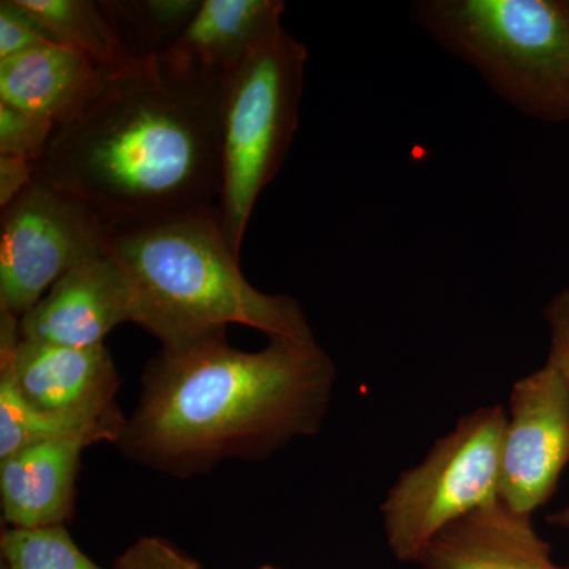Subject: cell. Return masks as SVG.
Wrapping results in <instances>:
<instances>
[{
    "label": "cell",
    "instance_id": "cell-1",
    "mask_svg": "<svg viewBox=\"0 0 569 569\" xmlns=\"http://www.w3.org/2000/svg\"><path fill=\"white\" fill-rule=\"evenodd\" d=\"M222 100V77L174 69L162 56L134 59L54 130L36 179L110 227L217 208Z\"/></svg>",
    "mask_w": 569,
    "mask_h": 569
},
{
    "label": "cell",
    "instance_id": "cell-2",
    "mask_svg": "<svg viewBox=\"0 0 569 569\" xmlns=\"http://www.w3.org/2000/svg\"><path fill=\"white\" fill-rule=\"evenodd\" d=\"M336 380L316 339L277 337L242 351L219 335L162 348L118 445L133 462L181 478L224 459H264L320 432Z\"/></svg>",
    "mask_w": 569,
    "mask_h": 569
},
{
    "label": "cell",
    "instance_id": "cell-3",
    "mask_svg": "<svg viewBox=\"0 0 569 569\" xmlns=\"http://www.w3.org/2000/svg\"><path fill=\"white\" fill-rule=\"evenodd\" d=\"M108 253L132 288V323L162 348L224 335L230 325L268 339H316L295 298L263 293L246 279L217 208L111 227Z\"/></svg>",
    "mask_w": 569,
    "mask_h": 569
},
{
    "label": "cell",
    "instance_id": "cell-4",
    "mask_svg": "<svg viewBox=\"0 0 569 569\" xmlns=\"http://www.w3.org/2000/svg\"><path fill=\"white\" fill-rule=\"evenodd\" d=\"M411 18L523 116L569 122L563 0H421L411 6Z\"/></svg>",
    "mask_w": 569,
    "mask_h": 569
},
{
    "label": "cell",
    "instance_id": "cell-5",
    "mask_svg": "<svg viewBox=\"0 0 569 569\" xmlns=\"http://www.w3.org/2000/svg\"><path fill=\"white\" fill-rule=\"evenodd\" d=\"M309 52L282 29L223 77L220 224L241 253L254 204L287 159L299 127Z\"/></svg>",
    "mask_w": 569,
    "mask_h": 569
},
{
    "label": "cell",
    "instance_id": "cell-6",
    "mask_svg": "<svg viewBox=\"0 0 569 569\" xmlns=\"http://www.w3.org/2000/svg\"><path fill=\"white\" fill-rule=\"evenodd\" d=\"M507 407L475 408L397 477L380 512L392 556L418 565L441 533L498 501Z\"/></svg>",
    "mask_w": 569,
    "mask_h": 569
},
{
    "label": "cell",
    "instance_id": "cell-7",
    "mask_svg": "<svg viewBox=\"0 0 569 569\" xmlns=\"http://www.w3.org/2000/svg\"><path fill=\"white\" fill-rule=\"evenodd\" d=\"M110 234L88 204L33 179L2 209L0 312L28 313L70 269L107 253Z\"/></svg>",
    "mask_w": 569,
    "mask_h": 569
},
{
    "label": "cell",
    "instance_id": "cell-8",
    "mask_svg": "<svg viewBox=\"0 0 569 569\" xmlns=\"http://www.w3.org/2000/svg\"><path fill=\"white\" fill-rule=\"evenodd\" d=\"M568 466L569 396L559 372L546 361L512 385L498 501L533 518L556 493Z\"/></svg>",
    "mask_w": 569,
    "mask_h": 569
},
{
    "label": "cell",
    "instance_id": "cell-9",
    "mask_svg": "<svg viewBox=\"0 0 569 569\" xmlns=\"http://www.w3.org/2000/svg\"><path fill=\"white\" fill-rule=\"evenodd\" d=\"M0 369L26 402L62 417L107 418L121 413V377L107 346L77 348L22 339L20 318L0 312Z\"/></svg>",
    "mask_w": 569,
    "mask_h": 569
},
{
    "label": "cell",
    "instance_id": "cell-10",
    "mask_svg": "<svg viewBox=\"0 0 569 569\" xmlns=\"http://www.w3.org/2000/svg\"><path fill=\"white\" fill-rule=\"evenodd\" d=\"M133 321L129 279L110 253L99 254L58 280L20 318L22 339L56 346H103L116 326Z\"/></svg>",
    "mask_w": 569,
    "mask_h": 569
},
{
    "label": "cell",
    "instance_id": "cell-11",
    "mask_svg": "<svg viewBox=\"0 0 569 569\" xmlns=\"http://www.w3.org/2000/svg\"><path fill=\"white\" fill-rule=\"evenodd\" d=\"M282 0H201L162 58L174 69L227 77L282 31Z\"/></svg>",
    "mask_w": 569,
    "mask_h": 569
},
{
    "label": "cell",
    "instance_id": "cell-12",
    "mask_svg": "<svg viewBox=\"0 0 569 569\" xmlns=\"http://www.w3.org/2000/svg\"><path fill=\"white\" fill-rule=\"evenodd\" d=\"M82 440L47 441L0 459V507L6 529L63 526L73 512Z\"/></svg>",
    "mask_w": 569,
    "mask_h": 569
},
{
    "label": "cell",
    "instance_id": "cell-13",
    "mask_svg": "<svg viewBox=\"0 0 569 569\" xmlns=\"http://www.w3.org/2000/svg\"><path fill=\"white\" fill-rule=\"evenodd\" d=\"M419 569H569L533 526L496 501L460 520L427 548Z\"/></svg>",
    "mask_w": 569,
    "mask_h": 569
},
{
    "label": "cell",
    "instance_id": "cell-14",
    "mask_svg": "<svg viewBox=\"0 0 569 569\" xmlns=\"http://www.w3.org/2000/svg\"><path fill=\"white\" fill-rule=\"evenodd\" d=\"M81 52L48 43L0 61V103L54 123L77 118L108 78Z\"/></svg>",
    "mask_w": 569,
    "mask_h": 569
},
{
    "label": "cell",
    "instance_id": "cell-15",
    "mask_svg": "<svg viewBox=\"0 0 569 569\" xmlns=\"http://www.w3.org/2000/svg\"><path fill=\"white\" fill-rule=\"evenodd\" d=\"M127 418L62 417L26 402L10 373L0 369V459L32 445L47 441L82 440L86 443L111 441L118 445Z\"/></svg>",
    "mask_w": 569,
    "mask_h": 569
},
{
    "label": "cell",
    "instance_id": "cell-16",
    "mask_svg": "<svg viewBox=\"0 0 569 569\" xmlns=\"http://www.w3.org/2000/svg\"><path fill=\"white\" fill-rule=\"evenodd\" d=\"M52 39L81 52L97 67L116 73L134 61L103 0H20Z\"/></svg>",
    "mask_w": 569,
    "mask_h": 569
},
{
    "label": "cell",
    "instance_id": "cell-17",
    "mask_svg": "<svg viewBox=\"0 0 569 569\" xmlns=\"http://www.w3.org/2000/svg\"><path fill=\"white\" fill-rule=\"evenodd\" d=\"M134 59L162 56L189 28L201 0H103Z\"/></svg>",
    "mask_w": 569,
    "mask_h": 569
},
{
    "label": "cell",
    "instance_id": "cell-18",
    "mask_svg": "<svg viewBox=\"0 0 569 569\" xmlns=\"http://www.w3.org/2000/svg\"><path fill=\"white\" fill-rule=\"evenodd\" d=\"M2 569H103L73 541L66 526L3 529Z\"/></svg>",
    "mask_w": 569,
    "mask_h": 569
},
{
    "label": "cell",
    "instance_id": "cell-19",
    "mask_svg": "<svg viewBox=\"0 0 569 569\" xmlns=\"http://www.w3.org/2000/svg\"><path fill=\"white\" fill-rule=\"evenodd\" d=\"M54 123L0 103V153L21 157L36 164L54 134Z\"/></svg>",
    "mask_w": 569,
    "mask_h": 569
},
{
    "label": "cell",
    "instance_id": "cell-20",
    "mask_svg": "<svg viewBox=\"0 0 569 569\" xmlns=\"http://www.w3.org/2000/svg\"><path fill=\"white\" fill-rule=\"evenodd\" d=\"M48 43H58L20 0L0 2V61Z\"/></svg>",
    "mask_w": 569,
    "mask_h": 569
},
{
    "label": "cell",
    "instance_id": "cell-21",
    "mask_svg": "<svg viewBox=\"0 0 569 569\" xmlns=\"http://www.w3.org/2000/svg\"><path fill=\"white\" fill-rule=\"evenodd\" d=\"M114 569H201L200 563L167 539H137L116 561Z\"/></svg>",
    "mask_w": 569,
    "mask_h": 569
},
{
    "label": "cell",
    "instance_id": "cell-22",
    "mask_svg": "<svg viewBox=\"0 0 569 569\" xmlns=\"http://www.w3.org/2000/svg\"><path fill=\"white\" fill-rule=\"evenodd\" d=\"M542 316L549 328L548 362L559 372L569 396V288L550 299Z\"/></svg>",
    "mask_w": 569,
    "mask_h": 569
},
{
    "label": "cell",
    "instance_id": "cell-23",
    "mask_svg": "<svg viewBox=\"0 0 569 569\" xmlns=\"http://www.w3.org/2000/svg\"><path fill=\"white\" fill-rule=\"evenodd\" d=\"M36 179V168L21 157L0 153V209L20 197Z\"/></svg>",
    "mask_w": 569,
    "mask_h": 569
},
{
    "label": "cell",
    "instance_id": "cell-24",
    "mask_svg": "<svg viewBox=\"0 0 569 569\" xmlns=\"http://www.w3.org/2000/svg\"><path fill=\"white\" fill-rule=\"evenodd\" d=\"M548 523L553 529L568 531L569 533V503L563 508L557 509L552 515L548 516Z\"/></svg>",
    "mask_w": 569,
    "mask_h": 569
},
{
    "label": "cell",
    "instance_id": "cell-25",
    "mask_svg": "<svg viewBox=\"0 0 569 569\" xmlns=\"http://www.w3.org/2000/svg\"><path fill=\"white\" fill-rule=\"evenodd\" d=\"M565 9H567L568 18H569V0H563Z\"/></svg>",
    "mask_w": 569,
    "mask_h": 569
},
{
    "label": "cell",
    "instance_id": "cell-26",
    "mask_svg": "<svg viewBox=\"0 0 569 569\" xmlns=\"http://www.w3.org/2000/svg\"><path fill=\"white\" fill-rule=\"evenodd\" d=\"M258 569H279L276 567H269V565H264V567L258 568Z\"/></svg>",
    "mask_w": 569,
    "mask_h": 569
}]
</instances>
